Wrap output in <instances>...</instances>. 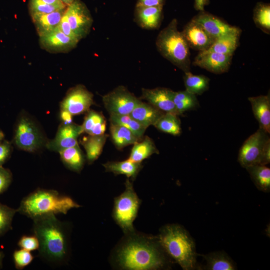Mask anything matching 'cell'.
<instances>
[{
  "label": "cell",
  "mask_w": 270,
  "mask_h": 270,
  "mask_svg": "<svg viewBox=\"0 0 270 270\" xmlns=\"http://www.w3.org/2000/svg\"><path fill=\"white\" fill-rule=\"evenodd\" d=\"M166 254L156 236L135 230L125 234L116 247L112 258L119 269L152 270L164 268L167 264Z\"/></svg>",
  "instance_id": "6da1fadb"
},
{
  "label": "cell",
  "mask_w": 270,
  "mask_h": 270,
  "mask_svg": "<svg viewBox=\"0 0 270 270\" xmlns=\"http://www.w3.org/2000/svg\"><path fill=\"white\" fill-rule=\"evenodd\" d=\"M32 220V232L39 242L40 256L50 264H65L70 254V232L66 224L52 214Z\"/></svg>",
  "instance_id": "7a4b0ae2"
},
{
  "label": "cell",
  "mask_w": 270,
  "mask_h": 270,
  "mask_svg": "<svg viewBox=\"0 0 270 270\" xmlns=\"http://www.w3.org/2000/svg\"><path fill=\"white\" fill-rule=\"evenodd\" d=\"M80 206L70 196L56 190L38 188L22 200L17 212L34 220L48 214H66L70 210Z\"/></svg>",
  "instance_id": "3957f363"
},
{
  "label": "cell",
  "mask_w": 270,
  "mask_h": 270,
  "mask_svg": "<svg viewBox=\"0 0 270 270\" xmlns=\"http://www.w3.org/2000/svg\"><path fill=\"white\" fill-rule=\"evenodd\" d=\"M166 254L183 270L195 268L196 254L194 241L181 226L172 224L163 226L156 236Z\"/></svg>",
  "instance_id": "277c9868"
},
{
  "label": "cell",
  "mask_w": 270,
  "mask_h": 270,
  "mask_svg": "<svg viewBox=\"0 0 270 270\" xmlns=\"http://www.w3.org/2000/svg\"><path fill=\"white\" fill-rule=\"evenodd\" d=\"M160 54L184 72L190 71V48L182 32L178 29V21L172 20L158 34L156 40Z\"/></svg>",
  "instance_id": "5b68a950"
},
{
  "label": "cell",
  "mask_w": 270,
  "mask_h": 270,
  "mask_svg": "<svg viewBox=\"0 0 270 270\" xmlns=\"http://www.w3.org/2000/svg\"><path fill=\"white\" fill-rule=\"evenodd\" d=\"M124 184V190L114 199L112 216L124 234H126L135 231L133 222L137 216L141 200L128 178Z\"/></svg>",
  "instance_id": "8992f818"
},
{
  "label": "cell",
  "mask_w": 270,
  "mask_h": 270,
  "mask_svg": "<svg viewBox=\"0 0 270 270\" xmlns=\"http://www.w3.org/2000/svg\"><path fill=\"white\" fill-rule=\"evenodd\" d=\"M13 140L18 148L30 152L38 151L47 142L37 124L26 114L17 120Z\"/></svg>",
  "instance_id": "52a82bcc"
},
{
  "label": "cell",
  "mask_w": 270,
  "mask_h": 270,
  "mask_svg": "<svg viewBox=\"0 0 270 270\" xmlns=\"http://www.w3.org/2000/svg\"><path fill=\"white\" fill-rule=\"evenodd\" d=\"M269 140L270 134L259 128L244 142L240 148L238 160L240 166L246 168L260 164L263 150Z\"/></svg>",
  "instance_id": "ba28073f"
},
{
  "label": "cell",
  "mask_w": 270,
  "mask_h": 270,
  "mask_svg": "<svg viewBox=\"0 0 270 270\" xmlns=\"http://www.w3.org/2000/svg\"><path fill=\"white\" fill-rule=\"evenodd\" d=\"M104 106L110 115L130 114L142 100L126 87L120 86L102 96Z\"/></svg>",
  "instance_id": "9c48e42d"
},
{
  "label": "cell",
  "mask_w": 270,
  "mask_h": 270,
  "mask_svg": "<svg viewBox=\"0 0 270 270\" xmlns=\"http://www.w3.org/2000/svg\"><path fill=\"white\" fill-rule=\"evenodd\" d=\"M94 95L82 84L70 88L60 104L61 112L72 116L86 113L94 104Z\"/></svg>",
  "instance_id": "30bf717a"
},
{
  "label": "cell",
  "mask_w": 270,
  "mask_h": 270,
  "mask_svg": "<svg viewBox=\"0 0 270 270\" xmlns=\"http://www.w3.org/2000/svg\"><path fill=\"white\" fill-rule=\"evenodd\" d=\"M70 26L80 40L90 32L93 19L85 4L80 0H75L68 6L64 12Z\"/></svg>",
  "instance_id": "8fae6325"
},
{
  "label": "cell",
  "mask_w": 270,
  "mask_h": 270,
  "mask_svg": "<svg viewBox=\"0 0 270 270\" xmlns=\"http://www.w3.org/2000/svg\"><path fill=\"white\" fill-rule=\"evenodd\" d=\"M82 132L81 125L73 123H63L59 126L55 137L46 144L50 150L60 151L78 144V138Z\"/></svg>",
  "instance_id": "7c38bea8"
},
{
  "label": "cell",
  "mask_w": 270,
  "mask_h": 270,
  "mask_svg": "<svg viewBox=\"0 0 270 270\" xmlns=\"http://www.w3.org/2000/svg\"><path fill=\"white\" fill-rule=\"evenodd\" d=\"M232 56L204 50L200 52L196 56L192 64L216 74L228 72Z\"/></svg>",
  "instance_id": "4fadbf2b"
},
{
  "label": "cell",
  "mask_w": 270,
  "mask_h": 270,
  "mask_svg": "<svg viewBox=\"0 0 270 270\" xmlns=\"http://www.w3.org/2000/svg\"><path fill=\"white\" fill-rule=\"evenodd\" d=\"M174 92L166 88H143L140 98L146 100L148 103L164 112L178 116L173 101Z\"/></svg>",
  "instance_id": "5bb4252c"
},
{
  "label": "cell",
  "mask_w": 270,
  "mask_h": 270,
  "mask_svg": "<svg viewBox=\"0 0 270 270\" xmlns=\"http://www.w3.org/2000/svg\"><path fill=\"white\" fill-rule=\"evenodd\" d=\"M80 41L64 34L58 28L55 30L39 36L40 47L51 53H65L74 49Z\"/></svg>",
  "instance_id": "9a60e30c"
},
{
  "label": "cell",
  "mask_w": 270,
  "mask_h": 270,
  "mask_svg": "<svg viewBox=\"0 0 270 270\" xmlns=\"http://www.w3.org/2000/svg\"><path fill=\"white\" fill-rule=\"evenodd\" d=\"M182 32L189 48L200 52L207 50L215 40L192 19L184 26Z\"/></svg>",
  "instance_id": "2e32d148"
},
{
  "label": "cell",
  "mask_w": 270,
  "mask_h": 270,
  "mask_svg": "<svg viewBox=\"0 0 270 270\" xmlns=\"http://www.w3.org/2000/svg\"><path fill=\"white\" fill-rule=\"evenodd\" d=\"M192 20L200 24L214 40L238 28L204 10L200 11Z\"/></svg>",
  "instance_id": "e0dca14e"
},
{
  "label": "cell",
  "mask_w": 270,
  "mask_h": 270,
  "mask_svg": "<svg viewBox=\"0 0 270 270\" xmlns=\"http://www.w3.org/2000/svg\"><path fill=\"white\" fill-rule=\"evenodd\" d=\"M254 115L259 124V128L270 133V96L260 95L248 98Z\"/></svg>",
  "instance_id": "ac0fdd59"
},
{
  "label": "cell",
  "mask_w": 270,
  "mask_h": 270,
  "mask_svg": "<svg viewBox=\"0 0 270 270\" xmlns=\"http://www.w3.org/2000/svg\"><path fill=\"white\" fill-rule=\"evenodd\" d=\"M163 6H136L134 18L142 28H158L162 18Z\"/></svg>",
  "instance_id": "d6986e66"
},
{
  "label": "cell",
  "mask_w": 270,
  "mask_h": 270,
  "mask_svg": "<svg viewBox=\"0 0 270 270\" xmlns=\"http://www.w3.org/2000/svg\"><path fill=\"white\" fill-rule=\"evenodd\" d=\"M66 8L48 14L31 16L32 22L39 36L52 32L59 28L61 19Z\"/></svg>",
  "instance_id": "ffe728a7"
},
{
  "label": "cell",
  "mask_w": 270,
  "mask_h": 270,
  "mask_svg": "<svg viewBox=\"0 0 270 270\" xmlns=\"http://www.w3.org/2000/svg\"><path fill=\"white\" fill-rule=\"evenodd\" d=\"M164 113L148 102H141L130 115L147 128L150 126H154Z\"/></svg>",
  "instance_id": "44dd1931"
},
{
  "label": "cell",
  "mask_w": 270,
  "mask_h": 270,
  "mask_svg": "<svg viewBox=\"0 0 270 270\" xmlns=\"http://www.w3.org/2000/svg\"><path fill=\"white\" fill-rule=\"evenodd\" d=\"M240 32L241 30L237 28L216 38L207 50L232 56L238 46Z\"/></svg>",
  "instance_id": "7402d4cb"
},
{
  "label": "cell",
  "mask_w": 270,
  "mask_h": 270,
  "mask_svg": "<svg viewBox=\"0 0 270 270\" xmlns=\"http://www.w3.org/2000/svg\"><path fill=\"white\" fill-rule=\"evenodd\" d=\"M108 135H88L80 141L86 152V157L88 164H92L102 152Z\"/></svg>",
  "instance_id": "603a6c76"
},
{
  "label": "cell",
  "mask_w": 270,
  "mask_h": 270,
  "mask_svg": "<svg viewBox=\"0 0 270 270\" xmlns=\"http://www.w3.org/2000/svg\"><path fill=\"white\" fill-rule=\"evenodd\" d=\"M106 120L100 112L90 110L86 112L82 127L83 133L88 135H100L104 134Z\"/></svg>",
  "instance_id": "cb8c5ba5"
},
{
  "label": "cell",
  "mask_w": 270,
  "mask_h": 270,
  "mask_svg": "<svg viewBox=\"0 0 270 270\" xmlns=\"http://www.w3.org/2000/svg\"><path fill=\"white\" fill-rule=\"evenodd\" d=\"M62 162L68 169L80 172L84 168L85 158L78 144L59 152Z\"/></svg>",
  "instance_id": "d4e9b609"
},
{
  "label": "cell",
  "mask_w": 270,
  "mask_h": 270,
  "mask_svg": "<svg viewBox=\"0 0 270 270\" xmlns=\"http://www.w3.org/2000/svg\"><path fill=\"white\" fill-rule=\"evenodd\" d=\"M106 171L115 175L124 174L134 180L142 169L141 163L133 162L129 160L121 162H108L102 164Z\"/></svg>",
  "instance_id": "484cf974"
},
{
  "label": "cell",
  "mask_w": 270,
  "mask_h": 270,
  "mask_svg": "<svg viewBox=\"0 0 270 270\" xmlns=\"http://www.w3.org/2000/svg\"><path fill=\"white\" fill-rule=\"evenodd\" d=\"M159 154L153 140L146 136L141 142L134 144L128 160L135 162L141 163L142 160L148 158L152 154Z\"/></svg>",
  "instance_id": "4316f807"
},
{
  "label": "cell",
  "mask_w": 270,
  "mask_h": 270,
  "mask_svg": "<svg viewBox=\"0 0 270 270\" xmlns=\"http://www.w3.org/2000/svg\"><path fill=\"white\" fill-rule=\"evenodd\" d=\"M110 130L112 140L118 150L140 140L132 131L123 126L110 122Z\"/></svg>",
  "instance_id": "83f0119b"
},
{
  "label": "cell",
  "mask_w": 270,
  "mask_h": 270,
  "mask_svg": "<svg viewBox=\"0 0 270 270\" xmlns=\"http://www.w3.org/2000/svg\"><path fill=\"white\" fill-rule=\"evenodd\" d=\"M251 179L260 190H270V169L264 165L256 164L246 168Z\"/></svg>",
  "instance_id": "f1b7e54d"
},
{
  "label": "cell",
  "mask_w": 270,
  "mask_h": 270,
  "mask_svg": "<svg viewBox=\"0 0 270 270\" xmlns=\"http://www.w3.org/2000/svg\"><path fill=\"white\" fill-rule=\"evenodd\" d=\"M173 101L178 116L186 111L196 110L200 106L196 95L186 90L174 92Z\"/></svg>",
  "instance_id": "f546056e"
},
{
  "label": "cell",
  "mask_w": 270,
  "mask_h": 270,
  "mask_svg": "<svg viewBox=\"0 0 270 270\" xmlns=\"http://www.w3.org/2000/svg\"><path fill=\"white\" fill-rule=\"evenodd\" d=\"M184 73V82L186 91L195 95H201L208 89L210 79L207 76L194 74L190 71Z\"/></svg>",
  "instance_id": "4dcf8cb0"
},
{
  "label": "cell",
  "mask_w": 270,
  "mask_h": 270,
  "mask_svg": "<svg viewBox=\"0 0 270 270\" xmlns=\"http://www.w3.org/2000/svg\"><path fill=\"white\" fill-rule=\"evenodd\" d=\"M206 262L205 269L210 270H233L236 266L230 258L224 252H218L204 255Z\"/></svg>",
  "instance_id": "1f68e13d"
},
{
  "label": "cell",
  "mask_w": 270,
  "mask_h": 270,
  "mask_svg": "<svg viewBox=\"0 0 270 270\" xmlns=\"http://www.w3.org/2000/svg\"><path fill=\"white\" fill-rule=\"evenodd\" d=\"M158 130L174 136H180L182 132L181 122L178 116L165 112L154 126Z\"/></svg>",
  "instance_id": "d6a6232c"
},
{
  "label": "cell",
  "mask_w": 270,
  "mask_h": 270,
  "mask_svg": "<svg viewBox=\"0 0 270 270\" xmlns=\"http://www.w3.org/2000/svg\"><path fill=\"white\" fill-rule=\"evenodd\" d=\"M253 20L256 26L267 34L270 32V4L258 2L253 10Z\"/></svg>",
  "instance_id": "836d02e7"
},
{
  "label": "cell",
  "mask_w": 270,
  "mask_h": 270,
  "mask_svg": "<svg viewBox=\"0 0 270 270\" xmlns=\"http://www.w3.org/2000/svg\"><path fill=\"white\" fill-rule=\"evenodd\" d=\"M110 122L118 124L125 126L132 131L140 140L142 139L146 128L134 119L130 114L110 115Z\"/></svg>",
  "instance_id": "e575fe53"
},
{
  "label": "cell",
  "mask_w": 270,
  "mask_h": 270,
  "mask_svg": "<svg viewBox=\"0 0 270 270\" xmlns=\"http://www.w3.org/2000/svg\"><path fill=\"white\" fill-rule=\"evenodd\" d=\"M17 209L10 208L0 202V236L12 228L13 218Z\"/></svg>",
  "instance_id": "d590c367"
},
{
  "label": "cell",
  "mask_w": 270,
  "mask_h": 270,
  "mask_svg": "<svg viewBox=\"0 0 270 270\" xmlns=\"http://www.w3.org/2000/svg\"><path fill=\"white\" fill-rule=\"evenodd\" d=\"M13 259L16 268L22 270L32 262L34 256L30 251L21 248L14 252Z\"/></svg>",
  "instance_id": "8d00e7d4"
},
{
  "label": "cell",
  "mask_w": 270,
  "mask_h": 270,
  "mask_svg": "<svg viewBox=\"0 0 270 270\" xmlns=\"http://www.w3.org/2000/svg\"><path fill=\"white\" fill-rule=\"evenodd\" d=\"M60 10L62 9L47 4L40 0H29V10L30 16L48 14Z\"/></svg>",
  "instance_id": "74e56055"
},
{
  "label": "cell",
  "mask_w": 270,
  "mask_h": 270,
  "mask_svg": "<svg viewBox=\"0 0 270 270\" xmlns=\"http://www.w3.org/2000/svg\"><path fill=\"white\" fill-rule=\"evenodd\" d=\"M18 245L21 248L28 251H33L38 249L39 242L36 236H22L19 240Z\"/></svg>",
  "instance_id": "f35d334b"
},
{
  "label": "cell",
  "mask_w": 270,
  "mask_h": 270,
  "mask_svg": "<svg viewBox=\"0 0 270 270\" xmlns=\"http://www.w3.org/2000/svg\"><path fill=\"white\" fill-rule=\"evenodd\" d=\"M12 180L11 171L0 166V194L4 192L10 186Z\"/></svg>",
  "instance_id": "ab89813d"
},
{
  "label": "cell",
  "mask_w": 270,
  "mask_h": 270,
  "mask_svg": "<svg viewBox=\"0 0 270 270\" xmlns=\"http://www.w3.org/2000/svg\"><path fill=\"white\" fill-rule=\"evenodd\" d=\"M12 146L10 142L3 140L0 142V166L10 158L12 152Z\"/></svg>",
  "instance_id": "60d3db41"
},
{
  "label": "cell",
  "mask_w": 270,
  "mask_h": 270,
  "mask_svg": "<svg viewBox=\"0 0 270 270\" xmlns=\"http://www.w3.org/2000/svg\"><path fill=\"white\" fill-rule=\"evenodd\" d=\"M59 28L60 30L67 36L79 41L80 40L72 31L68 20L67 18L64 14V12L61 19Z\"/></svg>",
  "instance_id": "b9f144b4"
},
{
  "label": "cell",
  "mask_w": 270,
  "mask_h": 270,
  "mask_svg": "<svg viewBox=\"0 0 270 270\" xmlns=\"http://www.w3.org/2000/svg\"><path fill=\"white\" fill-rule=\"evenodd\" d=\"M165 0H137L136 6H164Z\"/></svg>",
  "instance_id": "7bdbcfd3"
},
{
  "label": "cell",
  "mask_w": 270,
  "mask_h": 270,
  "mask_svg": "<svg viewBox=\"0 0 270 270\" xmlns=\"http://www.w3.org/2000/svg\"><path fill=\"white\" fill-rule=\"evenodd\" d=\"M270 162V140L266 144L262 151L260 164L264 165Z\"/></svg>",
  "instance_id": "ee69618b"
},
{
  "label": "cell",
  "mask_w": 270,
  "mask_h": 270,
  "mask_svg": "<svg viewBox=\"0 0 270 270\" xmlns=\"http://www.w3.org/2000/svg\"><path fill=\"white\" fill-rule=\"evenodd\" d=\"M208 4V0H194V7L197 10L204 11V7Z\"/></svg>",
  "instance_id": "f6af8a7d"
},
{
  "label": "cell",
  "mask_w": 270,
  "mask_h": 270,
  "mask_svg": "<svg viewBox=\"0 0 270 270\" xmlns=\"http://www.w3.org/2000/svg\"><path fill=\"white\" fill-rule=\"evenodd\" d=\"M43 2L54 6L60 9H64L66 8L64 3H62L60 0H40Z\"/></svg>",
  "instance_id": "bcb514c9"
},
{
  "label": "cell",
  "mask_w": 270,
  "mask_h": 270,
  "mask_svg": "<svg viewBox=\"0 0 270 270\" xmlns=\"http://www.w3.org/2000/svg\"><path fill=\"white\" fill-rule=\"evenodd\" d=\"M75 0H60L66 6H68Z\"/></svg>",
  "instance_id": "7dc6e473"
},
{
  "label": "cell",
  "mask_w": 270,
  "mask_h": 270,
  "mask_svg": "<svg viewBox=\"0 0 270 270\" xmlns=\"http://www.w3.org/2000/svg\"><path fill=\"white\" fill-rule=\"evenodd\" d=\"M4 134L2 131L0 130V142L4 140Z\"/></svg>",
  "instance_id": "c3c4849f"
},
{
  "label": "cell",
  "mask_w": 270,
  "mask_h": 270,
  "mask_svg": "<svg viewBox=\"0 0 270 270\" xmlns=\"http://www.w3.org/2000/svg\"><path fill=\"white\" fill-rule=\"evenodd\" d=\"M4 257V254L2 252L0 251V262H2V260Z\"/></svg>",
  "instance_id": "681fc988"
},
{
  "label": "cell",
  "mask_w": 270,
  "mask_h": 270,
  "mask_svg": "<svg viewBox=\"0 0 270 270\" xmlns=\"http://www.w3.org/2000/svg\"><path fill=\"white\" fill-rule=\"evenodd\" d=\"M2 262H0V269L2 268Z\"/></svg>",
  "instance_id": "f907efd6"
}]
</instances>
